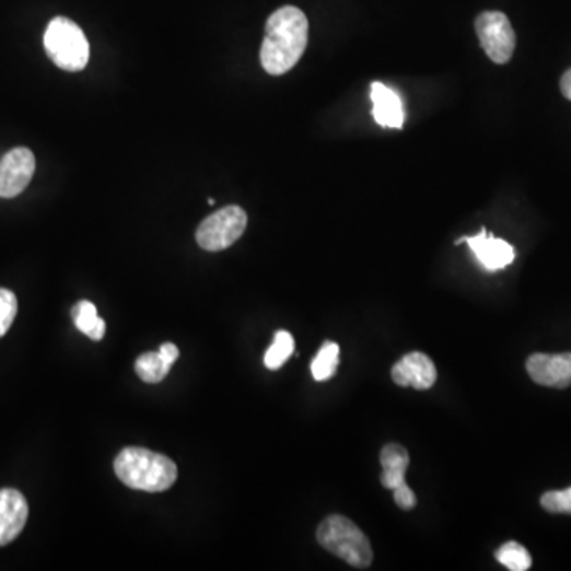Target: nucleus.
Returning <instances> with one entry per match:
<instances>
[{
	"label": "nucleus",
	"mask_w": 571,
	"mask_h": 571,
	"mask_svg": "<svg viewBox=\"0 0 571 571\" xmlns=\"http://www.w3.org/2000/svg\"><path fill=\"white\" fill-rule=\"evenodd\" d=\"M308 44V20L298 7L286 5L271 13L266 24V38L260 48V62L270 75H283L301 61Z\"/></svg>",
	"instance_id": "1"
},
{
	"label": "nucleus",
	"mask_w": 571,
	"mask_h": 571,
	"mask_svg": "<svg viewBox=\"0 0 571 571\" xmlns=\"http://www.w3.org/2000/svg\"><path fill=\"white\" fill-rule=\"evenodd\" d=\"M116 476L127 488L164 492L175 485L178 468L174 461L144 447H126L115 461Z\"/></svg>",
	"instance_id": "2"
},
{
	"label": "nucleus",
	"mask_w": 571,
	"mask_h": 571,
	"mask_svg": "<svg viewBox=\"0 0 571 571\" xmlns=\"http://www.w3.org/2000/svg\"><path fill=\"white\" fill-rule=\"evenodd\" d=\"M316 538L324 549L340 557L348 566L356 569H369L372 566L373 551L369 538L348 517L340 514L326 517L317 527Z\"/></svg>",
	"instance_id": "3"
},
{
	"label": "nucleus",
	"mask_w": 571,
	"mask_h": 571,
	"mask_svg": "<svg viewBox=\"0 0 571 571\" xmlns=\"http://www.w3.org/2000/svg\"><path fill=\"white\" fill-rule=\"evenodd\" d=\"M49 59L67 72H80L90 62V42L79 24L69 18L56 16L44 37Z\"/></svg>",
	"instance_id": "4"
},
{
	"label": "nucleus",
	"mask_w": 571,
	"mask_h": 571,
	"mask_svg": "<svg viewBox=\"0 0 571 571\" xmlns=\"http://www.w3.org/2000/svg\"><path fill=\"white\" fill-rule=\"evenodd\" d=\"M248 224L245 210L237 206H229L214 211L202 221L197 229V243L206 252H222L234 245Z\"/></svg>",
	"instance_id": "5"
},
{
	"label": "nucleus",
	"mask_w": 571,
	"mask_h": 571,
	"mask_svg": "<svg viewBox=\"0 0 571 571\" xmlns=\"http://www.w3.org/2000/svg\"><path fill=\"white\" fill-rule=\"evenodd\" d=\"M476 34L479 44L492 62L506 63L513 58L516 48V34L505 13L485 12L476 18Z\"/></svg>",
	"instance_id": "6"
},
{
	"label": "nucleus",
	"mask_w": 571,
	"mask_h": 571,
	"mask_svg": "<svg viewBox=\"0 0 571 571\" xmlns=\"http://www.w3.org/2000/svg\"><path fill=\"white\" fill-rule=\"evenodd\" d=\"M35 174V156L30 148H15L0 159V197L20 196Z\"/></svg>",
	"instance_id": "7"
},
{
	"label": "nucleus",
	"mask_w": 571,
	"mask_h": 571,
	"mask_svg": "<svg viewBox=\"0 0 571 571\" xmlns=\"http://www.w3.org/2000/svg\"><path fill=\"white\" fill-rule=\"evenodd\" d=\"M527 373L537 384L566 389L571 386V352L563 354H537L527 359Z\"/></svg>",
	"instance_id": "8"
},
{
	"label": "nucleus",
	"mask_w": 571,
	"mask_h": 571,
	"mask_svg": "<svg viewBox=\"0 0 571 571\" xmlns=\"http://www.w3.org/2000/svg\"><path fill=\"white\" fill-rule=\"evenodd\" d=\"M394 383L400 387L412 386L415 389H430L436 381V369L432 359L424 352H410L404 356L391 372Z\"/></svg>",
	"instance_id": "9"
},
{
	"label": "nucleus",
	"mask_w": 571,
	"mask_h": 571,
	"mask_svg": "<svg viewBox=\"0 0 571 571\" xmlns=\"http://www.w3.org/2000/svg\"><path fill=\"white\" fill-rule=\"evenodd\" d=\"M467 243L474 252L476 259L488 271L505 269L513 264L514 248L505 240L489 235L486 229H481L475 237H464L457 243Z\"/></svg>",
	"instance_id": "10"
},
{
	"label": "nucleus",
	"mask_w": 571,
	"mask_h": 571,
	"mask_svg": "<svg viewBox=\"0 0 571 571\" xmlns=\"http://www.w3.org/2000/svg\"><path fill=\"white\" fill-rule=\"evenodd\" d=\"M30 506L16 489H0V546L9 545L23 532Z\"/></svg>",
	"instance_id": "11"
},
{
	"label": "nucleus",
	"mask_w": 571,
	"mask_h": 571,
	"mask_svg": "<svg viewBox=\"0 0 571 571\" xmlns=\"http://www.w3.org/2000/svg\"><path fill=\"white\" fill-rule=\"evenodd\" d=\"M370 97L373 102V118L380 126L401 129L405 123L404 104L396 91L389 90L381 81L372 83Z\"/></svg>",
	"instance_id": "12"
},
{
	"label": "nucleus",
	"mask_w": 571,
	"mask_h": 571,
	"mask_svg": "<svg viewBox=\"0 0 571 571\" xmlns=\"http://www.w3.org/2000/svg\"><path fill=\"white\" fill-rule=\"evenodd\" d=\"M380 461L381 467H383L381 485L391 489V491H394L397 486L404 485L405 474H407L408 464H410L408 451L401 444H386L381 451Z\"/></svg>",
	"instance_id": "13"
},
{
	"label": "nucleus",
	"mask_w": 571,
	"mask_h": 571,
	"mask_svg": "<svg viewBox=\"0 0 571 571\" xmlns=\"http://www.w3.org/2000/svg\"><path fill=\"white\" fill-rule=\"evenodd\" d=\"M73 323L81 334L88 335L91 340L101 341L104 338L105 321L97 315V308L93 302L81 301L73 306L72 310Z\"/></svg>",
	"instance_id": "14"
},
{
	"label": "nucleus",
	"mask_w": 571,
	"mask_h": 571,
	"mask_svg": "<svg viewBox=\"0 0 571 571\" xmlns=\"http://www.w3.org/2000/svg\"><path fill=\"white\" fill-rule=\"evenodd\" d=\"M340 362V348L334 341H326L317 351L316 358L312 362L313 378L316 381H327L333 378Z\"/></svg>",
	"instance_id": "15"
},
{
	"label": "nucleus",
	"mask_w": 571,
	"mask_h": 571,
	"mask_svg": "<svg viewBox=\"0 0 571 571\" xmlns=\"http://www.w3.org/2000/svg\"><path fill=\"white\" fill-rule=\"evenodd\" d=\"M172 366L158 352H144L136 362V372L144 383H161L171 372Z\"/></svg>",
	"instance_id": "16"
},
{
	"label": "nucleus",
	"mask_w": 571,
	"mask_h": 571,
	"mask_svg": "<svg viewBox=\"0 0 571 571\" xmlns=\"http://www.w3.org/2000/svg\"><path fill=\"white\" fill-rule=\"evenodd\" d=\"M294 337L286 330H278L275 334L273 343L267 349L266 358H264V364L269 370L281 369L286 364L292 352H294Z\"/></svg>",
	"instance_id": "17"
},
{
	"label": "nucleus",
	"mask_w": 571,
	"mask_h": 571,
	"mask_svg": "<svg viewBox=\"0 0 571 571\" xmlns=\"http://www.w3.org/2000/svg\"><path fill=\"white\" fill-rule=\"evenodd\" d=\"M496 559L511 571H525L532 567V557L527 549L516 541H508L500 546L496 552Z\"/></svg>",
	"instance_id": "18"
},
{
	"label": "nucleus",
	"mask_w": 571,
	"mask_h": 571,
	"mask_svg": "<svg viewBox=\"0 0 571 571\" xmlns=\"http://www.w3.org/2000/svg\"><path fill=\"white\" fill-rule=\"evenodd\" d=\"M18 313L16 295L9 289L0 288V338L9 333Z\"/></svg>",
	"instance_id": "19"
},
{
	"label": "nucleus",
	"mask_w": 571,
	"mask_h": 571,
	"mask_svg": "<svg viewBox=\"0 0 571 571\" xmlns=\"http://www.w3.org/2000/svg\"><path fill=\"white\" fill-rule=\"evenodd\" d=\"M541 506L548 513L571 514V488L566 491H549L543 493Z\"/></svg>",
	"instance_id": "20"
},
{
	"label": "nucleus",
	"mask_w": 571,
	"mask_h": 571,
	"mask_svg": "<svg viewBox=\"0 0 571 571\" xmlns=\"http://www.w3.org/2000/svg\"><path fill=\"white\" fill-rule=\"evenodd\" d=\"M393 492L394 500H396L398 508H401V510L410 511L412 510V508L416 506V503H418V500H416L415 492H412L411 489L408 488L407 482L397 486V488L394 489Z\"/></svg>",
	"instance_id": "21"
},
{
	"label": "nucleus",
	"mask_w": 571,
	"mask_h": 571,
	"mask_svg": "<svg viewBox=\"0 0 571 571\" xmlns=\"http://www.w3.org/2000/svg\"><path fill=\"white\" fill-rule=\"evenodd\" d=\"M159 354H161L162 359L172 366L175 364L176 359H178L179 351L174 343H164L159 348Z\"/></svg>",
	"instance_id": "22"
},
{
	"label": "nucleus",
	"mask_w": 571,
	"mask_h": 571,
	"mask_svg": "<svg viewBox=\"0 0 571 571\" xmlns=\"http://www.w3.org/2000/svg\"><path fill=\"white\" fill-rule=\"evenodd\" d=\"M560 91H562L563 97L571 101V69L563 73L562 80H560Z\"/></svg>",
	"instance_id": "23"
},
{
	"label": "nucleus",
	"mask_w": 571,
	"mask_h": 571,
	"mask_svg": "<svg viewBox=\"0 0 571 571\" xmlns=\"http://www.w3.org/2000/svg\"><path fill=\"white\" fill-rule=\"evenodd\" d=\"M208 203H210V206H214V199H208Z\"/></svg>",
	"instance_id": "24"
}]
</instances>
